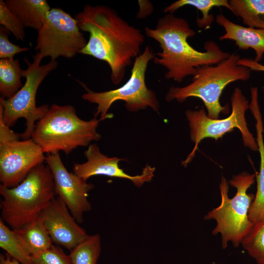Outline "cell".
<instances>
[{
    "instance_id": "cell-2",
    "label": "cell",
    "mask_w": 264,
    "mask_h": 264,
    "mask_svg": "<svg viewBox=\"0 0 264 264\" xmlns=\"http://www.w3.org/2000/svg\"><path fill=\"white\" fill-rule=\"evenodd\" d=\"M145 32L147 36L158 42L161 48V52L157 53L153 60L154 63L167 69L166 79L177 83L192 76L199 66L217 64L231 54L222 51L212 40L205 43V51L193 47L188 39L193 37L196 31L185 19L172 13L161 17L154 28L146 27Z\"/></svg>"
},
{
    "instance_id": "cell-11",
    "label": "cell",
    "mask_w": 264,
    "mask_h": 264,
    "mask_svg": "<svg viewBox=\"0 0 264 264\" xmlns=\"http://www.w3.org/2000/svg\"><path fill=\"white\" fill-rule=\"evenodd\" d=\"M46 156L32 138L0 145V181L3 186L14 187L29 172L44 163Z\"/></svg>"
},
{
    "instance_id": "cell-5",
    "label": "cell",
    "mask_w": 264,
    "mask_h": 264,
    "mask_svg": "<svg viewBox=\"0 0 264 264\" xmlns=\"http://www.w3.org/2000/svg\"><path fill=\"white\" fill-rule=\"evenodd\" d=\"M255 177L254 174L243 172L234 176L228 183L221 176L220 204L209 212L204 219L216 220L217 225L212 234H220L223 249L227 248L229 242L233 246H239L254 225L249 219L248 213L255 196L247 191L254 182Z\"/></svg>"
},
{
    "instance_id": "cell-10",
    "label": "cell",
    "mask_w": 264,
    "mask_h": 264,
    "mask_svg": "<svg viewBox=\"0 0 264 264\" xmlns=\"http://www.w3.org/2000/svg\"><path fill=\"white\" fill-rule=\"evenodd\" d=\"M38 32L35 49L51 60L73 58L88 43L76 19L60 8L51 9Z\"/></svg>"
},
{
    "instance_id": "cell-8",
    "label": "cell",
    "mask_w": 264,
    "mask_h": 264,
    "mask_svg": "<svg viewBox=\"0 0 264 264\" xmlns=\"http://www.w3.org/2000/svg\"><path fill=\"white\" fill-rule=\"evenodd\" d=\"M43 59L38 52L33 56L32 63L25 57L24 61L27 67L22 70V74L26 79L24 84L13 97L0 98V112L7 126L10 128L14 126L20 118L25 119L26 128L21 134L22 140L31 138L36 121L44 117L50 108L47 104L37 107L36 96L40 84L51 71L57 68L58 63L56 60H51L41 65Z\"/></svg>"
},
{
    "instance_id": "cell-22",
    "label": "cell",
    "mask_w": 264,
    "mask_h": 264,
    "mask_svg": "<svg viewBox=\"0 0 264 264\" xmlns=\"http://www.w3.org/2000/svg\"><path fill=\"white\" fill-rule=\"evenodd\" d=\"M101 249L99 234L88 235L70 250L72 264H97Z\"/></svg>"
},
{
    "instance_id": "cell-20",
    "label": "cell",
    "mask_w": 264,
    "mask_h": 264,
    "mask_svg": "<svg viewBox=\"0 0 264 264\" xmlns=\"http://www.w3.org/2000/svg\"><path fill=\"white\" fill-rule=\"evenodd\" d=\"M195 7L202 13L201 18L198 17L196 20L198 27L207 29L211 27L215 18L210 11L214 7H224L232 11L227 0H178L176 1L164 9L165 13L173 14L178 9L184 6Z\"/></svg>"
},
{
    "instance_id": "cell-19",
    "label": "cell",
    "mask_w": 264,
    "mask_h": 264,
    "mask_svg": "<svg viewBox=\"0 0 264 264\" xmlns=\"http://www.w3.org/2000/svg\"><path fill=\"white\" fill-rule=\"evenodd\" d=\"M232 12L246 27L264 29V0H228Z\"/></svg>"
},
{
    "instance_id": "cell-29",
    "label": "cell",
    "mask_w": 264,
    "mask_h": 264,
    "mask_svg": "<svg viewBox=\"0 0 264 264\" xmlns=\"http://www.w3.org/2000/svg\"><path fill=\"white\" fill-rule=\"evenodd\" d=\"M238 64L248 68L251 71H257L264 72V65L250 58H240Z\"/></svg>"
},
{
    "instance_id": "cell-25",
    "label": "cell",
    "mask_w": 264,
    "mask_h": 264,
    "mask_svg": "<svg viewBox=\"0 0 264 264\" xmlns=\"http://www.w3.org/2000/svg\"><path fill=\"white\" fill-rule=\"evenodd\" d=\"M0 24L12 33L17 40L24 41V27L3 0H0Z\"/></svg>"
},
{
    "instance_id": "cell-16",
    "label": "cell",
    "mask_w": 264,
    "mask_h": 264,
    "mask_svg": "<svg viewBox=\"0 0 264 264\" xmlns=\"http://www.w3.org/2000/svg\"><path fill=\"white\" fill-rule=\"evenodd\" d=\"M249 109L256 120V140L260 156L259 172L256 176L257 191L248 213L250 220L255 223L264 220V130L259 102L255 101L250 103Z\"/></svg>"
},
{
    "instance_id": "cell-7",
    "label": "cell",
    "mask_w": 264,
    "mask_h": 264,
    "mask_svg": "<svg viewBox=\"0 0 264 264\" xmlns=\"http://www.w3.org/2000/svg\"><path fill=\"white\" fill-rule=\"evenodd\" d=\"M155 55L152 48L147 45L134 59L129 79L119 88L94 92L85 88L87 92L82 97L85 101L97 104L95 117L100 115L101 121L111 118L112 115L108 114V112L111 106L117 101H124L126 108L130 112L150 108L158 113L159 103L156 94L147 87L145 82L148 64Z\"/></svg>"
},
{
    "instance_id": "cell-14",
    "label": "cell",
    "mask_w": 264,
    "mask_h": 264,
    "mask_svg": "<svg viewBox=\"0 0 264 264\" xmlns=\"http://www.w3.org/2000/svg\"><path fill=\"white\" fill-rule=\"evenodd\" d=\"M53 242L71 250L88 236L69 212L64 201L55 197L39 215Z\"/></svg>"
},
{
    "instance_id": "cell-27",
    "label": "cell",
    "mask_w": 264,
    "mask_h": 264,
    "mask_svg": "<svg viewBox=\"0 0 264 264\" xmlns=\"http://www.w3.org/2000/svg\"><path fill=\"white\" fill-rule=\"evenodd\" d=\"M10 32L1 25L0 27V58L14 59V56L29 49L28 47H21L11 43L8 39Z\"/></svg>"
},
{
    "instance_id": "cell-9",
    "label": "cell",
    "mask_w": 264,
    "mask_h": 264,
    "mask_svg": "<svg viewBox=\"0 0 264 264\" xmlns=\"http://www.w3.org/2000/svg\"><path fill=\"white\" fill-rule=\"evenodd\" d=\"M232 112L227 118L219 119L209 117L204 109L188 110L185 114L189 122L191 140L195 143L192 151L182 162L186 167L195 156L201 141L205 138L216 140L222 137L234 129H238L241 133L243 144L252 151H258V146L253 134L248 129L245 114L249 108V101L242 90L235 88L231 97Z\"/></svg>"
},
{
    "instance_id": "cell-4",
    "label": "cell",
    "mask_w": 264,
    "mask_h": 264,
    "mask_svg": "<svg viewBox=\"0 0 264 264\" xmlns=\"http://www.w3.org/2000/svg\"><path fill=\"white\" fill-rule=\"evenodd\" d=\"M240 58V55L233 53L217 64L199 66L191 83L183 87L170 88L166 100L182 103L190 97L198 98L205 106L208 116L219 119L220 112L227 113L229 110L228 105L222 106L220 102L225 88L232 82L246 81L250 77L251 71L238 64Z\"/></svg>"
},
{
    "instance_id": "cell-1",
    "label": "cell",
    "mask_w": 264,
    "mask_h": 264,
    "mask_svg": "<svg viewBox=\"0 0 264 264\" xmlns=\"http://www.w3.org/2000/svg\"><path fill=\"white\" fill-rule=\"evenodd\" d=\"M74 18L81 31L89 34L80 53L106 62L110 68L112 83L120 84L127 67L140 54L145 41L141 31L122 19L115 10L103 5L87 4Z\"/></svg>"
},
{
    "instance_id": "cell-30",
    "label": "cell",
    "mask_w": 264,
    "mask_h": 264,
    "mask_svg": "<svg viewBox=\"0 0 264 264\" xmlns=\"http://www.w3.org/2000/svg\"><path fill=\"white\" fill-rule=\"evenodd\" d=\"M0 264H20V263L5 253V255L0 254Z\"/></svg>"
},
{
    "instance_id": "cell-15",
    "label": "cell",
    "mask_w": 264,
    "mask_h": 264,
    "mask_svg": "<svg viewBox=\"0 0 264 264\" xmlns=\"http://www.w3.org/2000/svg\"><path fill=\"white\" fill-rule=\"evenodd\" d=\"M215 20L225 30V33L219 38L220 40L233 41L239 49H253L256 53L254 60L260 62L264 54V29L249 27L236 24L222 14L217 15Z\"/></svg>"
},
{
    "instance_id": "cell-17",
    "label": "cell",
    "mask_w": 264,
    "mask_h": 264,
    "mask_svg": "<svg viewBox=\"0 0 264 264\" xmlns=\"http://www.w3.org/2000/svg\"><path fill=\"white\" fill-rule=\"evenodd\" d=\"M17 239L31 257L37 256L52 245V240L39 216L22 227L13 230Z\"/></svg>"
},
{
    "instance_id": "cell-23",
    "label": "cell",
    "mask_w": 264,
    "mask_h": 264,
    "mask_svg": "<svg viewBox=\"0 0 264 264\" xmlns=\"http://www.w3.org/2000/svg\"><path fill=\"white\" fill-rule=\"evenodd\" d=\"M0 247L21 264H34L31 256L24 249L13 230L0 219Z\"/></svg>"
},
{
    "instance_id": "cell-18",
    "label": "cell",
    "mask_w": 264,
    "mask_h": 264,
    "mask_svg": "<svg viewBox=\"0 0 264 264\" xmlns=\"http://www.w3.org/2000/svg\"><path fill=\"white\" fill-rule=\"evenodd\" d=\"M5 3L24 27L37 30L43 26L51 10L45 0H6Z\"/></svg>"
},
{
    "instance_id": "cell-13",
    "label": "cell",
    "mask_w": 264,
    "mask_h": 264,
    "mask_svg": "<svg viewBox=\"0 0 264 264\" xmlns=\"http://www.w3.org/2000/svg\"><path fill=\"white\" fill-rule=\"evenodd\" d=\"M87 161L83 163H74L73 173L87 180L94 176L103 175L110 177L129 179L137 187H141L145 183L151 181L154 176L155 168L147 165L141 174L131 176L126 173L119 166V162L123 159L116 157H110L100 151L96 144H90L84 152Z\"/></svg>"
},
{
    "instance_id": "cell-24",
    "label": "cell",
    "mask_w": 264,
    "mask_h": 264,
    "mask_svg": "<svg viewBox=\"0 0 264 264\" xmlns=\"http://www.w3.org/2000/svg\"><path fill=\"white\" fill-rule=\"evenodd\" d=\"M241 244L258 264H264V220L254 223Z\"/></svg>"
},
{
    "instance_id": "cell-3",
    "label": "cell",
    "mask_w": 264,
    "mask_h": 264,
    "mask_svg": "<svg viewBox=\"0 0 264 264\" xmlns=\"http://www.w3.org/2000/svg\"><path fill=\"white\" fill-rule=\"evenodd\" d=\"M101 120L80 118L71 105L52 104L46 114L38 121L31 138L46 154L62 151L68 154L78 147L98 141L97 129Z\"/></svg>"
},
{
    "instance_id": "cell-28",
    "label": "cell",
    "mask_w": 264,
    "mask_h": 264,
    "mask_svg": "<svg viewBox=\"0 0 264 264\" xmlns=\"http://www.w3.org/2000/svg\"><path fill=\"white\" fill-rule=\"evenodd\" d=\"M21 134L15 132L3 122L0 112V145L19 140Z\"/></svg>"
},
{
    "instance_id": "cell-6",
    "label": "cell",
    "mask_w": 264,
    "mask_h": 264,
    "mask_svg": "<svg viewBox=\"0 0 264 264\" xmlns=\"http://www.w3.org/2000/svg\"><path fill=\"white\" fill-rule=\"evenodd\" d=\"M1 219L12 230L19 229L38 218L55 197L53 177L48 165L32 169L17 186L0 185Z\"/></svg>"
},
{
    "instance_id": "cell-21",
    "label": "cell",
    "mask_w": 264,
    "mask_h": 264,
    "mask_svg": "<svg viewBox=\"0 0 264 264\" xmlns=\"http://www.w3.org/2000/svg\"><path fill=\"white\" fill-rule=\"evenodd\" d=\"M22 70L19 61L14 59L0 60V94L5 99L13 97L22 87Z\"/></svg>"
},
{
    "instance_id": "cell-12",
    "label": "cell",
    "mask_w": 264,
    "mask_h": 264,
    "mask_svg": "<svg viewBox=\"0 0 264 264\" xmlns=\"http://www.w3.org/2000/svg\"><path fill=\"white\" fill-rule=\"evenodd\" d=\"M45 162L52 173L56 195L66 204L76 221L83 222V214L91 208L88 198L94 185L69 173L64 165L59 153L46 154Z\"/></svg>"
},
{
    "instance_id": "cell-26",
    "label": "cell",
    "mask_w": 264,
    "mask_h": 264,
    "mask_svg": "<svg viewBox=\"0 0 264 264\" xmlns=\"http://www.w3.org/2000/svg\"><path fill=\"white\" fill-rule=\"evenodd\" d=\"M31 258L34 264H72L69 256L66 255L59 246L54 245Z\"/></svg>"
}]
</instances>
